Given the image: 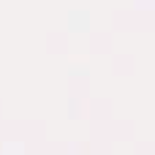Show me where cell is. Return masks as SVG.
I'll use <instances>...</instances> for the list:
<instances>
[]
</instances>
